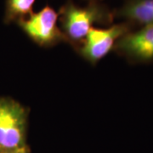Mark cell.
Returning <instances> with one entry per match:
<instances>
[{"label":"cell","mask_w":153,"mask_h":153,"mask_svg":"<svg viewBox=\"0 0 153 153\" xmlns=\"http://www.w3.org/2000/svg\"><path fill=\"white\" fill-rule=\"evenodd\" d=\"M114 17V12L99 1H88L86 6H77L72 0H68L59 12L60 29L67 42L76 49L94 24L111 25Z\"/></svg>","instance_id":"cell-1"},{"label":"cell","mask_w":153,"mask_h":153,"mask_svg":"<svg viewBox=\"0 0 153 153\" xmlns=\"http://www.w3.org/2000/svg\"><path fill=\"white\" fill-rule=\"evenodd\" d=\"M28 111L10 98H0V152L27 147V126Z\"/></svg>","instance_id":"cell-2"},{"label":"cell","mask_w":153,"mask_h":153,"mask_svg":"<svg viewBox=\"0 0 153 153\" xmlns=\"http://www.w3.org/2000/svg\"><path fill=\"white\" fill-rule=\"evenodd\" d=\"M59 13L49 5L17 22L23 32L34 43L42 47H51L61 42L68 43L58 27Z\"/></svg>","instance_id":"cell-3"},{"label":"cell","mask_w":153,"mask_h":153,"mask_svg":"<svg viewBox=\"0 0 153 153\" xmlns=\"http://www.w3.org/2000/svg\"><path fill=\"white\" fill-rule=\"evenodd\" d=\"M133 28L132 24L126 22L111 25L108 28L93 27L78 46V53L91 64H96L114 49L117 41L133 31Z\"/></svg>","instance_id":"cell-4"},{"label":"cell","mask_w":153,"mask_h":153,"mask_svg":"<svg viewBox=\"0 0 153 153\" xmlns=\"http://www.w3.org/2000/svg\"><path fill=\"white\" fill-rule=\"evenodd\" d=\"M114 49L130 62L153 61V24L127 33L117 41Z\"/></svg>","instance_id":"cell-5"},{"label":"cell","mask_w":153,"mask_h":153,"mask_svg":"<svg viewBox=\"0 0 153 153\" xmlns=\"http://www.w3.org/2000/svg\"><path fill=\"white\" fill-rule=\"evenodd\" d=\"M115 17L123 19L134 27L153 24V0H124L114 12Z\"/></svg>","instance_id":"cell-6"},{"label":"cell","mask_w":153,"mask_h":153,"mask_svg":"<svg viewBox=\"0 0 153 153\" xmlns=\"http://www.w3.org/2000/svg\"><path fill=\"white\" fill-rule=\"evenodd\" d=\"M35 1L36 0H6L4 22H17L33 14Z\"/></svg>","instance_id":"cell-7"},{"label":"cell","mask_w":153,"mask_h":153,"mask_svg":"<svg viewBox=\"0 0 153 153\" xmlns=\"http://www.w3.org/2000/svg\"><path fill=\"white\" fill-rule=\"evenodd\" d=\"M0 153H29L28 148H24L21 150H16V151H9V152H0Z\"/></svg>","instance_id":"cell-8"},{"label":"cell","mask_w":153,"mask_h":153,"mask_svg":"<svg viewBox=\"0 0 153 153\" xmlns=\"http://www.w3.org/2000/svg\"><path fill=\"white\" fill-rule=\"evenodd\" d=\"M88 1H100V0H88Z\"/></svg>","instance_id":"cell-9"}]
</instances>
